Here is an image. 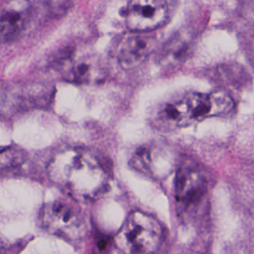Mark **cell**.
<instances>
[{"instance_id":"obj_11","label":"cell","mask_w":254,"mask_h":254,"mask_svg":"<svg viewBox=\"0 0 254 254\" xmlns=\"http://www.w3.org/2000/svg\"><path fill=\"white\" fill-rule=\"evenodd\" d=\"M243 6H246L249 10L254 11V0H238Z\"/></svg>"},{"instance_id":"obj_9","label":"cell","mask_w":254,"mask_h":254,"mask_svg":"<svg viewBox=\"0 0 254 254\" xmlns=\"http://www.w3.org/2000/svg\"><path fill=\"white\" fill-rule=\"evenodd\" d=\"M92 65L87 61H78L67 69L66 77L74 82H86L92 75Z\"/></svg>"},{"instance_id":"obj_10","label":"cell","mask_w":254,"mask_h":254,"mask_svg":"<svg viewBox=\"0 0 254 254\" xmlns=\"http://www.w3.org/2000/svg\"><path fill=\"white\" fill-rule=\"evenodd\" d=\"M22 155L17 149L13 148H7L6 152L3 151L1 155V163H2V169L11 168L17 166L21 162Z\"/></svg>"},{"instance_id":"obj_6","label":"cell","mask_w":254,"mask_h":254,"mask_svg":"<svg viewBox=\"0 0 254 254\" xmlns=\"http://www.w3.org/2000/svg\"><path fill=\"white\" fill-rule=\"evenodd\" d=\"M206 191V181L203 174L193 165H182L176 175L175 196L183 210L196 205Z\"/></svg>"},{"instance_id":"obj_1","label":"cell","mask_w":254,"mask_h":254,"mask_svg":"<svg viewBox=\"0 0 254 254\" xmlns=\"http://www.w3.org/2000/svg\"><path fill=\"white\" fill-rule=\"evenodd\" d=\"M50 180L76 200H93L103 194L109 175L89 150L70 147L58 152L48 165Z\"/></svg>"},{"instance_id":"obj_5","label":"cell","mask_w":254,"mask_h":254,"mask_svg":"<svg viewBox=\"0 0 254 254\" xmlns=\"http://www.w3.org/2000/svg\"><path fill=\"white\" fill-rule=\"evenodd\" d=\"M124 17L130 31L151 32L166 24L169 9L165 0H129Z\"/></svg>"},{"instance_id":"obj_8","label":"cell","mask_w":254,"mask_h":254,"mask_svg":"<svg viewBox=\"0 0 254 254\" xmlns=\"http://www.w3.org/2000/svg\"><path fill=\"white\" fill-rule=\"evenodd\" d=\"M155 49V39L144 35L125 37L119 45L117 59L123 69H134L140 66Z\"/></svg>"},{"instance_id":"obj_4","label":"cell","mask_w":254,"mask_h":254,"mask_svg":"<svg viewBox=\"0 0 254 254\" xmlns=\"http://www.w3.org/2000/svg\"><path fill=\"white\" fill-rule=\"evenodd\" d=\"M40 223L48 233L70 242L81 240L88 231L87 221L80 208L64 199H55L44 204Z\"/></svg>"},{"instance_id":"obj_2","label":"cell","mask_w":254,"mask_h":254,"mask_svg":"<svg viewBox=\"0 0 254 254\" xmlns=\"http://www.w3.org/2000/svg\"><path fill=\"white\" fill-rule=\"evenodd\" d=\"M233 108L232 97L223 90L188 92L165 102L156 112L154 122L159 128L172 130L208 117L227 115Z\"/></svg>"},{"instance_id":"obj_7","label":"cell","mask_w":254,"mask_h":254,"mask_svg":"<svg viewBox=\"0 0 254 254\" xmlns=\"http://www.w3.org/2000/svg\"><path fill=\"white\" fill-rule=\"evenodd\" d=\"M32 14L28 0H6L1 9L0 34L3 43L17 38L26 28Z\"/></svg>"},{"instance_id":"obj_3","label":"cell","mask_w":254,"mask_h":254,"mask_svg":"<svg viewBox=\"0 0 254 254\" xmlns=\"http://www.w3.org/2000/svg\"><path fill=\"white\" fill-rule=\"evenodd\" d=\"M163 239V228L153 216L132 211L115 236L117 247L124 254H154Z\"/></svg>"}]
</instances>
